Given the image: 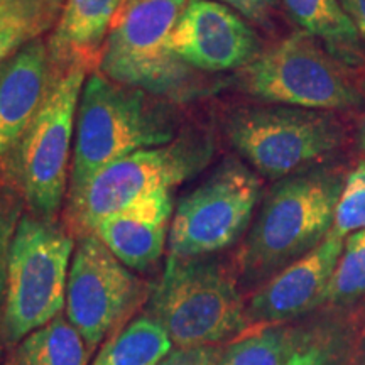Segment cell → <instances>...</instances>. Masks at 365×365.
Here are the masks:
<instances>
[{"mask_svg": "<svg viewBox=\"0 0 365 365\" xmlns=\"http://www.w3.org/2000/svg\"><path fill=\"white\" fill-rule=\"evenodd\" d=\"M168 103L98 70L86 76L76 112L68 205L112 163L176 139L178 118Z\"/></svg>", "mask_w": 365, "mask_h": 365, "instance_id": "obj_1", "label": "cell"}, {"mask_svg": "<svg viewBox=\"0 0 365 365\" xmlns=\"http://www.w3.org/2000/svg\"><path fill=\"white\" fill-rule=\"evenodd\" d=\"M344 182L340 173L319 168L276 181L237 257L242 279L249 284L271 279L322 244L333 227Z\"/></svg>", "mask_w": 365, "mask_h": 365, "instance_id": "obj_2", "label": "cell"}, {"mask_svg": "<svg viewBox=\"0 0 365 365\" xmlns=\"http://www.w3.org/2000/svg\"><path fill=\"white\" fill-rule=\"evenodd\" d=\"M190 0H122L107 39L98 71L117 83L166 100L188 102L213 86L188 63L168 49V38Z\"/></svg>", "mask_w": 365, "mask_h": 365, "instance_id": "obj_3", "label": "cell"}, {"mask_svg": "<svg viewBox=\"0 0 365 365\" xmlns=\"http://www.w3.org/2000/svg\"><path fill=\"white\" fill-rule=\"evenodd\" d=\"M245 312L235 276L210 255H168L148 307V313L164 327L175 349L218 345L244 331Z\"/></svg>", "mask_w": 365, "mask_h": 365, "instance_id": "obj_4", "label": "cell"}, {"mask_svg": "<svg viewBox=\"0 0 365 365\" xmlns=\"http://www.w3.org/2000/svg\"><path fill=\"white\" fill-rule=\"evenodd\" d=\"M73 252L75 235L66 227L34 213L21 217L9 254L2 318L7 341L24 340L61 314Z\"/></svg>", "mask_w": 365, "mask_h": 365, "instance_id": "obj_5", "label": "cell"}, {"mask_svg": "<svg viewBox=\"0 0 365 365\" xmlns=\"http://www.w3.org/2000/svg\"><path fill=\"white\" fill-rule=\"evenodd\" d=\"M213 154L212 135L188 130L171 143L118 159L88 182L78 200L68 205V230L78 239L93 234L100 222L135 200L195 178L208 166Z\"/></svg>", "mask_w": 365, "mask_h": 365, "instance_id": "obj_6", "label": "cell"}, {"mask_svg": "<svg viewBox=\"0 0 365 365\" xmlns=\"http://www.w3.org/2000/svg\"><path fill=\"white\" fill-rule=\"evenodd\" d=\"M225 132L255 173L272 181L313 170L345 140L333 112L286 105L239 108L228 115Z\"/></svg>", "mask_w": 365, "mask_h": 365, "instance_id": "obj_7", "label": "cell"}, {"mask_svg": "<svg viewBox=\"0 0 365 365\" xmlns=\"http://www.w3.org/2000/svg\"><path fill=\"white\" fill-rule=\"evenodd\" d=\"M240 76L242 86L252 97L286 107L336 112L365 103L346 68L304 31L262 51Z\"/></svg>", "mask_w": 365, "mask_h": 365, "instance_id": "obj_8", "label": "cell"}, {"mask_svg": "<svg viewBox=\"0 0 365 365\" xmlns=\"http://www.w3.org/2000/svg\"><path fill=\"white\" fill-rule=\"evenodd\" d=\"M91 68L73 63L56 78L19 143L17 171L31 213L54 220L61 208L75 145L80 95Z\"/></svg>", "mask_w": 365, "mask_h": 365, "instance_id": "obj_9", "label": "cell"}, {"mask_svg": "<svg viewBox=\"0 0 365 365\" xmlns=\"http://www.w3.org/2000/svg\"><path fill=\"white\" fill-rule=\"evenodd\" d=\"M261 193L257 173L240 159H223L175 208L170 254L207 257L230 247L247 230Z\"/></svg>", "mask_w": 365, "mask_h": 365, "instance_id": "obj_10", "label": "cell"}, {"mask_svg": "<svg viewBox=\"0 0 365 365\" xmlns=\"http://www.w3.org/2000/svg\"><path fill=\"white\" fill-rule=\"evenodd\" d=\"M148 287L95 234L78 239L66 286V318L93 352L124 328L148 298Z\"/></svg>", "mask_w": 365, "mask_h": 365, "instance_id": "obj_11", "label": "cell"}, {"mask_svg": "<svg viewBox=\"0 0 365 365\" xmlns=\"http://www.w3.org/2000/svg\"><path fill=\"white\" fill-rule=\"evenodd\" d=\"M168 49L203 73L244 70L261 54V39L244 17L212 0H190Z\"/></svg>", "mask_w": 365, "mask_h": 365, "instance_id": "obj_12", "label": "cell"}, {"mask_svg": "<svg viewBox=\"0 0 365 365\" xmlns=\"http://www.w3.org/2000/svg\"><path fill=\"white\" fill-rule=\"evenodd\" d=\"M345 240L331 232L322 244L298 261L274 274L255 291L247 307V323L281 325L327 303L328 286L335 272Z\"/></svg>", "mask_w": 365, "mask_h": 365, "instance_id": "obj_13", "label": "cell"}, {"mask_svg": "<svg viewBox=\"0 0 365 365\" xmlns=\"http://www.w3.org/2000/svg\"><path fill=\"white\" fill-rule=\"evenodd\" d=\"M48 43L41 38L0 63V158L19 145L56 78Z\"/></svg>", "mask_w": 365, "mask_h": 365, "instance_id": "obj_14", "label": "cell"}, {"mask_svg": "<svg viewBox=\"0 0 365 365\" xmlns=\"http://www.w3.org/2000/svg\"><path fill=\"white\" fill-rule=\"evenodd\" d=\"M173 213L171 190H159L105 218L93 234L124 266L145 271L164 252L170 239Z\"/></svg>", "mask_w": 365, "mask_h": 365, "instance_id": "obj_15", "label": "cell"}, {"mask_svg": "<svg viewBox=\"0 0 365 365\" xmlns=\"http://www.w3.org/2000/svg\"><path fill=\"white\" fill-rule=\"evenodd\" d=\"M122 0H65L48 41L54 70L73 63L98 66L102 49Z\"/></svg>", "mask_w": 365, "mask_h": 365, "instance_id": "obj_16", "label": "cell"}, {"mask_svg": "<svg viewBox=\"0 0 365 365\" xmlns=\"http://www.w3.org/2000/svg\"><path fill=\"white\" fill-rule=\"evenodd\" d=\"M301 31L323 44L346 70L365 66V44L340 0H282Z\"/></svg>", "mask_w": 365, "mask_h": 365, "instance_id": "obj_17", "label": "cell"}, {"mask_svg": "<svg viewBox=\"0 0 365 365\" xmlns=\"http://www.w3.org/2000/svg\"><path fill=\"white\" fill-rule=\"evenodd\" d=\"M173 346L161 323L145 313L105 340L91 365H159Z\"/></svg>", "mask_w": 365, "mask_h": 365, "instance_id": "obj_18", "label": "cell"}, {"mask_svg": "<svg viewBox=\"0 0 365 365\" xmlns=\"http://www.w3.org/2000/svg\"><path fill=\"white\" fill-rule=\"evenodd\" d=\"M91 349L63 314L21 340L17 365H88Z\"/></svg>", "mask_w": 365, "mask_h": 365, "instance_id": "obj_19", "label": "cell"}, {"mask_svg": "<svg viewBox=\"0 0 365 365\" xmlns=\"http://www.w3.org/2000/svg\"><path fill=\"white\" fill-rule=\"evenodd\" d=\"M304 345V336L296 328L257 327L232 341L223 350L218 365H287Z\"/></svg>", "mask_w": 365, "mask_h": 365, "instance_id": "obj_20", "label": "cell"}, {"mask_svg": "<svg viewBox=\"0 0 365 365\" xmlns=\"http://www.w3.org/2000/svg\"><path fill=\"white\" fill-rule=\"evenodd\" d=\"M365 296V230L349 235L328 286L327 303L346 304Z\"/></svg>", "mask_w": 365, "mask_h": 365, "instance_id": "obj_21", "label": "cell"}, {"mask_svg": "<svg viewBox=\"0 0 365 365\" xmlns=\"http://www.w3.org/2000/svg\"><path fill=\"white\" fill-rule=\"evenodd\" d=\"M359 230H365V159L345 178L330 232L345 240Z\"/></svg>", "mask_w": 365, "mask_h": 365, "instance_id": "obj_22", "label": "cell"}, {"mask_svg": "<svg viewBox=\"0 0 365 365\" xmlns=\"http://www.w3.org/2000/svg\"><path fill=\"white\" fill-rule=\"evenodd\" d=\"M22 203L24 198H21L16 191L0 188V331H2L4 304H6L9 254H11L17 223L22 217Z\"/></svg>", "mask_w": 365, "mask_h": 365, "instance_id": "obj_23", "label": "cell"}, {"mask_svg": "<svg viewBox=\"0 0 365 365\" xmlns=\"http://www.w3.org/2000/svg\"><path fill=\"white\" fill-rule=\"evenodd\" d=\"M59 9L53 0H0V22L31 21L51 27Z\"/></svg>", "mask_w": 365, "mask_h": 365, "instance_id": "obj_24", "label": "cell"}, {"mask_svg": "<svg viewBox=\"0 0 365 365\" xmlns=\"http://www.w3.org/2000/svg\"><path fill=\"white\" fill-rule=\"evenodd\" d=\"M49 27L31 21H4L0 22V63L14 54L17 49L41 38Z\"/></svg>", "mask_w": 365, "mask_h": 365, "instance_id": "obj_25", "label": "cell"}, {"mask_svg": "<svg viewBox=\"0 0 365 365\" xmlns=\"http://www.w3.org/2000/svg\"><path fill=\"white\" fill-rule=\"evenodd\" d=\"M239 14L240 17L254 24L269 29L272 26V17L276 14L277 0H212Z\"/></svg>", "mask_w": 365, "mask_h": 365, "instance_id": "obj_26", "label": "cell"}, {"mask_svg": "<svg viewBox=\"0 0 365 365\" xmlns=\"http://www.w3.org/2000/svg\"><path fill=\"white\" fill-rule=\"evenodd\" d=\"M223 350L218 345L175 349L159 365H218Z\"/></svg>", "mask_w": 365, "mask_h": 365, "instance_id": "obj_27", "label": "cell"}, {"mask_svg": "<svg viewBox=\"0 0 365 365\" xmlns=\"http://www.w3.org/2000/svg\"><path fill=\"white\" fill-rule=\"evenodd\" d=\"M287 365H331V354L319 344L304 345Z\"/></svg>", "mask_w": 365, "mask_h": 365, "instance_id": "obj_28", "label": "cell"}, {"mask_svg": "<svg viewBox=\"0 0 365 365\" xmlns=\"http://www.w3.org/2000/svg\"><path fill=\"white\" fill-rule=\"evenodd\" d=\"M341 7L354 26L357 27L360 38H362L365 44V0H340Z\"/></svg>", "mask_w": 365, "mask_h": 365, "instance_id": "obj_29", "label": "cell"}, {"mask_svg": "<svg viewBox=\"0 0 365 365\" xmlns=\"http://www.w3.org/2000/svg\"><path fill=\"white\" fill-rule=\"evenodd\" d=\"M362 93H364V98H365V80H364V85H362ZM359 144H360V149L365 153V110H364V115L360 118V124H359Z\"/></svg>", "mask_w": 365, "mask_h": 365, "instance_id": "obj_30", "label": "cell"}, {"mask_svg": "<svg viewBox=\"0 0 365 365\" xmlns=\"http://www.w3.org/2000/svg\"><path fill=\"white\" fill-rule=\"evenodd\" d=\"M53 2H54V4H56V6H59V7H61V6H63V4H65V0H53Z\"/></svg>", "mask_w": 365, "mask_h": 365, "instance_id": "obj_31", "label": "cell"}]
</instances>
